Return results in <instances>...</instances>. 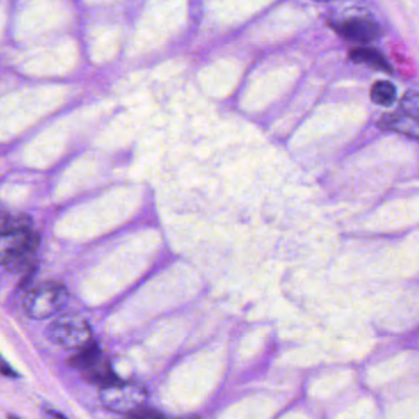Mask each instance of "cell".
<instances>
[{
    "label": "cell",
    "instance_id": "6da1fadb",
    "mask_svg": "<svg viewBox=\"0 0 419 419\" xmlns=\"http://www.w3.org/2000/svg\"><path fill=\"white\" fill-rule=\"evenodd\" d=\"M40 237L32 229L0 231V266L12 271H21L31 261Z\"/></svg>",
    "mask_w": 419,
    "mask_h": 419
},
{
    "label": "cell",
    "instance_id": "30bf717a",
    "mask_svg": "<svg viewBox=\"0 0 419 419\" xmlns=\"http://www.w3.org/2000/svg\"><path fill=\"white\" fill-rule=\"evenodd\" d=\"M370 96L375 104L381 105V106H390L396 100L397 93H396L394 84L386 82V80H380L372 85Z\"/></svg>",
    "mask_w": 419,
    "mask_h": 419
},
{
    "label": "cell",
    "instance_id": "9c48e42d",
    "mask_svg": "<svg viewBox=\"0 0 419 419\" xmlns=\"http://www.w3.org/2000/svg\"><path fill=\"white\" fill-rule=\"evenodd\" d=\"M85 372H86V378L89 379V381L99 385L101 387L121 381L111 370L110 366L104 363L101 359L88 370H85Z\"/></svg>",
    "mask_w": 419,
    "mask_h": 419
},
{
    "label": "cell",
    "instance_id": "7a4b0ae2",
    "mask_svg": "<svg viewBox=\"0 0 419 419\" xmlns=\"http://www.w3.org/2000/svg\"><path fill=\"white\" fill-rule=\"evenodd\" d=\"M69 300L63 284L47 282L32 290L24 301L25 313L34 320H45L63 310Z\"/></svg>",
    "mask_w": 419,
    "mask_h": 419
},
{
    "label": "cell",
    "instance_id": "7c38bea8",
    "mask_svg": "<svg viewBox=\"0 0 419 419\" xmlns=\"http://www.w3.org/2000/svg\"><path fill=\"white\" fill-rule=\"evenodd\" d=\"M418 95L416 93H409L402 99V112L408 113V115L414 116V117H418Z\"/></svg>",
    "mask_w": 419,
    "mask_h": 419
},
{
    "label": "cell",
    "instance_id": "3957f363",
    "mask_svg": "<svg viewBox=\"0 0 419 419\" xmlns=\"http://www.w3.org/2000/svg\"><path fill=\"white\" fill-rule=\"evenodd\" d=\"M46 336L62 348L77 350L91 341V330L82 316L67 313L48 325Z\"/></svg>",
    "mask_w": 419,
    "mask_h": 419
},
{
    "label": "cell",
    "instance_id": "5bb4252c",
    "mask_svg": "<svg viewBox=\"0 0 419 419\" xmlns=\"http://www.w3.org/2000/svg\"><path fill=\"white\" fill-rule=\"evenodd\" d=\"M319 1H328V0H319Z\"/></svg>",
    "mask_w": 419,
    "mask_h": 419
},
{
    "label": "cell",
    "instance_id": "4fadbf2b",
    "mask_svg": "<svg viewBox=\"0 0 419 419\" xmlns=\"http://www.w3.org/2000/svg\"><path fill=\"white\" fill-rule=\"evenodd\" d=\"M0 374L8 378H19L18 372L12 369V366L6 363V360L0 355Z\"/></svg>",
    "mask_w": 419,
    "mask_h": 419
},
{
    "label": "cell",
    "instance_id": "5b68a950",
    "mask_svg": "<svg viewBox=\"0 0 419 419\" xmlns=\"http://www.w3.org/2000/svg\"><path fill=\"white\" fill-rule=\"evenodd\" d=\"M335 30L349 41L368 43L376 40L380 36L378 24L366 15H353L339 21Z\"/></svg>",
    "mask_w": 419,
    "mask_h": 419
},
{
    "label": "cell",
    "instance_id": "8992f818",
    "mask_svg": "<svg viewBox=\"0 0 419 419\" xmlns=\"http://www.w3.org/2000/svg\"><path fill=\"white\" fill-rule=\"evenodd\" d=\"M379 125L385 130H395L405 136H412L414 139H417L419 136L418 117H414L402 111L385 115L384 117L380 119Z\"/></svg>",
    "mask_w": 419,
    "mask_h": 419
},
{
    "label": "cell",
    "instance_id": "52a82bcc",
    "mask_svg": "<svg viewBox=\"0 0 419 419\" xmlns=\"http://www.w3.org/2000/svg\"><path fill=\"white\" fill-rule=\"evenodd\" d=\"M349 60L358 64H366L372 67L376 71L391 73V65L385 58L384 54L380 53L375 48L358 47L349 52Z\"/></svg>",
    "mask_w": 419,
    "mask_h": 419
},
{
    "label": "cell",
    "instance_id": "277c9868",
    "mask_svg": "<svg viewBox=\"0 0 419 419\" xmlns=\"http://www.w3.org/2000/svg\"><path fill=\"white\" fill-rule=\"evenodd\" d=\"M147 392L141 385L134 383H115L101 387L102 405L116 414H130L142 407Z\"/></svg>",
    "mask_w": 419,
    "mask_h": 419
},
{
    "label": "cell",
    "instance_id": "ba28073f",
    "mask_svg": "<svg viewBox=\"0 0 419 419\" xmlns=\"http://www.w3.org/2000/svg\"><path fill=\"white\" fill-rule=\"evenodd\" d=\"M101 359V350L96 343L90 341L82 348L77 349V353L71 355L68 359V366L77 370H88Z\"/></svg>",
    "mask_w": 419,
    "mask_h": 419
},
{
    "label": "cell",
    "instance_id": "8fae6325",
    "mask_svg": "<svg viewBox=\"0 0 419 419\" xmlns=\"http://www.w3.org/2000/svg\"><path fill=\"white\" fill-rule=\"evenodd\" d=\"M31 229V218L26 214L8 215L0 219V231H19Z\"/></svg>",
    "mask_w": 419,
    "mask_h": 419
}]
</instances>
